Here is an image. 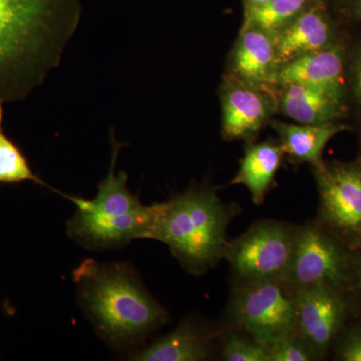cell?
<instances>
[{"instance_id": "obj_1", "label": "cell", "mask_w": 361, "mask_h": 361, "mask_svg": "<svg viewBox=\"0 0 361 361\" xmlns=\"http://www.w3.org/2000/svg\"><path fill=\"white\" fill-rule=\"evenodd\" d=\"M82 0H0V104L23 101L61 63Z\"/></svg>"}, {"instance_id": "obj_2", "label": "cell", "mask_w": 361, "mask_h": 361, "mask_svg": "<svg viewBox=\"0 0 361 361\" xmlns=\"http://www.w3.org/2000/svg\"><path fill=\"white\" fill-rule=\"evenodd\" d=\"M71 276L80 308L111 348L134 353L169 320L129 263L87 258Z\"/></svg>"}, {"instance_id": "obj_3", "label": "cell", "mask_w": 361, "mask_h": 361, "mask_svg": "<svg viewBox=\"0 0 361 361\" xmlns=\"http://www.w3.org/2000/svg\"><path fill=\"white\" fill-rule=\"evenodd\" d=\"M240 212L237 204L221 200L215 188L193 185L159 204L152 239L165 243L185 270L199 276L224 258L228 226Z\"/></svg>"}, {"instance_id": "obj_4", "label": "cell", "mask_w": 361, "mask_h": 361, "mask_svg": "<svg viewBox=\"0 0 361 361\" xmlns=\"http://www.w3.org/2000/svg\"><path fill=\"white\" fill-rule=\"evenodd\" d=\"M121 144L113 137V156L109 174L97 186L94 199L63 195L77 207L66 223L70 238L92 250L116 249L135 239H152L159 204L142 205L128 188L125 171L116 174Z\"/></svg>"}, {"instance_id": "obj_5", "label": "cell", "mask_w": 361, "mask_h": 361, "mask_svg": "<svg viewBox=\"0 0 361 361\" xmlns=\"http://www.w3.org/2000/svg\"><path fill=\"white\" fill-rule=\"evenodd\" d=\"M299 228L282 221L261 220L228 242L223 259L229 263L235 284L283 281Z\"/></svg>"}, {"instance_id": "obj_6", "label": "cell", "mask_w": 361, "mask_h": 361, "mask_svg": "<svg viewBox=\"0 0 361 361\" xmlns=\"http://www.w3.org/2000/svg\"><path fill=\"white\" fill-rule=\"evenodd\" d=\"M313 168L318 224L353 252L361 246V161H323Z\"/></svg>"}, {"instance_id": "obj_7", "label": "cell", "mask_w": 361, "mask_h": 361, "mask_svg": "<svg viewBox=\"0 0 361 361\" xmlns=\"http://www.w3.org/2000/svg\"><path fill=\"white\" fill-rule=\"evenodd\" d=\"M227 322L271 348L293 332V290L283 281L235 284Z\"/></svg>"}, {"instance_id": "obj_8", "label": "cell", "mask_w": 361, "mask_h": 361, "mask_svg": "<svg viewBox=\"0 0 361 361\" xmlns=\"http://www.w3.org/2000/svg\"><path fill=\"white\" fill-rule=\"evenodd\" d=\"M350 255V251L313 220L299 228L283 282L293 291L324 285L344 292Z\"/></svg>"}, {"instance_id": "obj_9", "label": "cell", "mask_w": 361, "mask_h": 361, "mask_svg": "<svg viewBox=\"0 0 361 361\" xmlns=\"http://www.w3.org/2000/svg\"><path fill=\"white\" fill-rule=\"evenodd\" d=\"M293 332L311 348L318 360L330 355L339 332L353 314L343 291L332 287H305L293 291Z\"/></svg>"}, {"instance_id": "obj_10", "label": "cell", "mask_w": 361, "mask_h": 361, "mask_svg": "<svg viewBox=\"0 0 361 361\" xmlns=\"http://www.w3.org/2000/svg\"><path fill=\"white\" fill-rule=\"evenodd\" d=\"M222 135L227 141H247L259 134L277 110L275 87L243 82L227 73L220 89Z\"/></svg>"}, {"instance_id": "obj_11", "label": "cell", "mask_w": 361, "mask_h": 361, "mask_svg": "<svg viewBox=\"0 0 361 361\" xmlns=\"http://www.w3.org/2000/svg\"><path fill=\"white\" fill-rule=\"evenodd\" d=\"M280 66L337 42V27L326 0H318L274 35Z\"/></svg>"}, {"instance_id": "obj_12", "label": "cell", "mask_w": 361, "mask_h": 361, "mask_svg": "<svg viewBox=\"0 0 361 361\" xmlns=\"http://www.w3.org/2000/svg\"><path fill=\"white\" fill-rule=\"evenodd\" d=\"M221 329L186 318L173 331L137 349L129 357L140 361L207 360L212 356L213 343L219 339Z\"/></svg>"}, {"instance_id": "obj_13", "label": "cell", "mask_w": 361, "mask_h": 361, "mask_svg": "<svg viewBox=\"0 0 361 361\" xmlns=\"http://www.w3.org/2000/svg\"><path fill=\"white\" fill-rule=\"evenodd\" d=\"M230 75L254 85L275 87L278 68L274 37L242 26L230 56Z\"/></svg>"}, {"instance_id": "obj_14", "label": "cell", "mask_w": 361, "mask_h": 361, "mask_svg": "<svg viewBox=\"0 0 361 361\" xmlns=\"http://www.w3.org/2000/svg\"><path fill=\"white\" fill-rule=\"evenodd\" d=\"M277 109L299 123L336 122L344 113V90L291 84L276 87Z\"/></svg>"}, {"instance_id": "obj_15", "label": "cell", "mask_w": 361, "mask_h": 361, "mask_svg": "<svg viewBox=\"0 0 361 361\" xmlns=\"http://www.w3.org/2000/svg\"><path fill=\"white\" fill-rule=\"evenodd\" d=\"M345 49L336 44L293 59L278 68L275 87L299 84L344 90Z\"/></svg>"}, {"instance_id": "obj_16", "label": "cell", "mask_w": 361, "mask_h": 361, "mask_svg": "<svg viewBox=\"0 0 361 361\" xmlns=\"http://www.w3.org/2000/svg\"><path fill=\"white\" fill-rule=\"evenodd\" d=\"M284 157L285 153L279 142L269 140L258 144L250 142L240 161L238 173L230 185H244L250 192L254 204L262 205Z\"/></svg>"}, {"instance_id": "obj_17", "label": "cell", "mask_w": 361, "mask_h": 361, "mask_svg": "<svg viewBox=\"0 0 361 361\" xmlns=\"http://www.w3.org/2000/svg\"><path fill=\"white\" fill-rule=\"evenodd\" d=\"M279 135L285 156L294 163H310L312 167L322 163V154L330 140L348 130V126L337 122L316 123H286L272 122Z\"/></svg>"}, {"instance_id": "obj_18", "label": "cell", "mask_w": 361, "mask_h": 361, "mask_svg": "<svg viewBox=\"0 0 361 361\" xmlns=\"http://www.w3.org/2000/svg\"><path fill=\"white\" fill-rule=\"evenodd\" d=\"M318 0H269L244 9L242 26H252L274 37Z\"/></svg>"}, {"instance_id": "obj_19", "label": "cell", "mask_w": 361, "mask_h": 361, "mask_svg": "<svg viewBox=\"0 0 361 361\" xmlns=\"http://www.w3.org/2000/svg\"><path fill=\"white\" fill-rule=\"evenodd\" d=\"M30 180L47 187L30 168L20 149L4 130V104H0V183H21Z\"/></svg>"}, {"instance_id": "obj_20", "label": "cell", "mask_w": 361, "mask_h": 361, "mask_svg": "<svg viewBox=\"0 0 361 361\" xmlns=\"http://www.w3.org/2000/svg\"><path fill=\"white\" fill-rule=\"evenodd\" d=\"M221 360L270 361V348L238 329L226 324L221 329Z\"/></svg>"}, {"instance_id": "obj_21", "label": "cell", "mask_w": 361, "mask_h": 361, "mask_svg": "<svg viewBox=\"0 0 361 361\" xmlns=\"http://www.w3.org/2000/svg\"><path fill=\"white\" fill-rule=\"evenodd\" d=\"M330 355L334 360L361 361V312L353 313L337 336Z\"/></svg>"}, {"instance_id": "obj_22", "label": "cell", "mask_w": 361, "mask_h": 361, "mask_svg": "<svg viewBox=\"0 0 361 361\" xmlns=\"http://www.w3.org/2000/svg\"><path fill=\"white\" fill-rule=\"evenodd\" d=\"M270 361H315L317 356L294 332L271 346Z\"/></svg>"}, {"instance_id": "obj_23", "label": "cell", "mask_w": 361, "mask_h": 361, "mask_svg": "<svg viewBox=\"0 0 361 361\" xmlns=\"http://www.w3.org/2000/svg\"><path fill=\"white\" fill-rule=\"evenodd\" d=\"M344 293L353 313L361 312V246L351 252Z\"/></svg>"}, {"instance_id": "obj_24", "label": "cell", "mask_w": 361, "mask_h": 361, "mask_svg": "<svg viewBox=\"0 0 361 361\" xmlns=\"http://www.w3.org/2000/svg\"><path fill=\"white\" fill-rule=\"evenodd\" d=\"M351 85L356 101L361 106V47L358 49L351 66Z\"/></svg>"}, {"instance_id": "obj_25", "label": "cell", "mask_w": 361, "mask_h": 361, "mask_svg": "<svg viewBox=\"0 0 361 361\" xmlns=\"http://www.w3.org/2000/svg\"><path fill=\"white\" fill-rule=\"evenodd\" d=\"M348 8L351 16L361 20V0H348Z\"/></svg>"}, {"instance_id": "obj_26", "label": "cell", "mask_w": 361, "mask_h": 361, "mask_svg": "<svg viewBox=\"0 0 361 361\" xmlns=\"http://www.w3.org/2000/svg\"><path fill=\"white\" fill-rule=\"evenodd\" d=\"M267 1H269V0H242V2H243L244 9L261 6V4H265V2Z\"/></svg>"}]
</instances>
